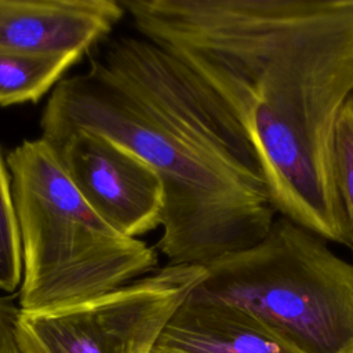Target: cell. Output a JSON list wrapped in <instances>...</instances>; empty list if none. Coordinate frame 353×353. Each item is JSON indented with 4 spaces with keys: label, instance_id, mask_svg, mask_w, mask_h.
Returning a JSON list of instances; mask_svg holds the SVG:
<instances>
[{
    "label": "cell",
    "instance_id": "6da1fadb",
    "mask_svg": "<svg viewBox=\"0 0 353 353\" xmlns=\"http://www.w3.org/2000/svg\"><path fill=\"white\" fill-rule=\"evenodd\" d=\"M241 130L280 216L353 254L332 174L353 97V0H120Z\"/></svg>",
    "mask_w": 353,
    "mask_h": 353
},
{
    "label": "cell",
    "instance_id": "7a4b0ae2",
    "mask_svg": "<svg viewBox=\"0 0 353 353\" xmlns=\"http://www.w3.org/2000/svg\"><path fill=\"white\" fill-rule=\"evenodd\" d=\"M41 139L101 134L159 175L157 250L168 265H204L261 241L276 219L261 165L241 130L174 57L143 37L110 41L103 59L59 80Z\"/></svg>",
    "mask_w": 353,
    "mask_h": 353
},
{
    "label": "cell",
    "instance_id": "3957f363",
    "mask_svg": "<svg viewBox=\"0 0 353 353\" xmlns=\"http://www.w3.org/2000/svg\"><path fill=\"white\" fill-rule=\"evenodd\" d=\"M7 165L22 250V312L84 302L157 269V252L106 223L46 141H23L8 153Z\"/></svg>",
    "mask_w": 353,
    "mask_h": 353
},
{
    "label": "cell",
    "instance_id": "277c9868",
    "mask_svg": "<svg viewBox=\"0 0 353 353\" xmlns=\"http://www.w3.org/2000/svg\"><path fill=\"white\" fill-rule=\"evenodd\" d=\"M194 291L239 306L301 353H353V263L287 218L204 265Z\"/></svg>",
    "mask_w": 353,
    "mask_h": 353
},
{
    "label": "cell",
    "instance_id": "5b68a950",
    "mask_svg": "<svg viewBox=\"0 0 353 353\" xmlns=\"http://www.w3.org/2000/svg\"><path fill=\"white\" fill-rule=\"evenodd\" d=\"M204 279L200 265H165L114 291L74 305L22 312L19 353H150L161 330Z\"/></svg>",
    "mask_w": 353,
    "mask_h": 353
},
{
    "label": "cell",
    "instance_id": "8992f818",
    "mask_svg": "<svg viewBox=\"0 0 353 353\" xmlns=\"http://www.w3.org/2000/svg\"><path fill=\"white\" fill-rule=\"evenodd\" d=\"M47 143L84 201L114 230L138 239L160 226L161 181L134 152L84 130Z\"/></svg>",
    "mask_w": 353,
    "mask_h": 353
},
{
    "label": "cell",
    "instance_id": "52a82bcc",
    "mask_svg": "<svg viewBox=\"0 0 353 353\" xmlns=\"http://www.w3.org/2000/svg\"><path fill=\"white\" fill-rule=\"evenodd\" d=\"M124 14L120 0H0V47L77 61Z\"/></svg>",
    "mask_w": 353,
    "mask_h": 353
},
{
    "label": "cell",
    "instance_id": "ba28073f",
    "mask_svg": "<svg viewBox=\"0 0 353 353\" xmlns=\"http://www.w3.org/2000/svg\"><path fill=\"white\" fill-rule=\"evenodd\" d=\"M150 353H301L250 312L193 291Z\"/></svg>",
    "mask_w": 353,
    "mask_h": 353
},
{
    "label": "cell",
    "instance_id": "9c48e42d",
    "mask_svg": "<svg viewBox=\"0 0 353 353\" xmlns=\"http://www.w3.org/2000/svg\"><path fill=\"white\" fill-rule=\"evenodd\" d=\"M74 62L0 47V105L39 101Z\"/></svg>",
    "mask_w": 353,
    "mask_h": 353
},
{
    "label": "cell",
    "instance_id": "30bf717a",
    "mask_svg": "<svg viewBox=\"0 0 353 353\" xmlns=\"http://www.w3.org/2000/svg\"><path fill=\"white\" fill-rule=\"evenodd\" d=\"M22 281V250L11 182L0 152V290L12 292Z\"/></svg>",
    "mask_w": 353,
    "mask_h": 353
},
{
    "label": "cell",
    "instance_id": "8fae6325",
    "mask_svg": "<svg viewBox=\"0 0 353 353\" xmlns=\"http://www.w3.org/2000/svg\"><path fill=\"white\" fill-rule=\"evenodd\" d=\"M332 174L339 199L353 222V97L342 109L335 124Z\"/></svg>",
    "mask_w": 353,
    "mask_h": 353
},
{
    "label": "cell",
    "instance_id": "7c38bea8",
    "mask_svg": "<svg viewBox=\"0 0 353 353\" xmlns=\"http://www.w3.org/2000/svg\"><path fill=\"white\" fill-rule=\"evenodd\" d=\"M19 312V306H15L0 320V353H19L14 339V321Z\"/></svg>",
    "mask_w": 353,
    "mask_h": 353
},
{
    "label": "cell",
    "instance_id": "4fadbf2b",
    "mask_svg": "<svg viewBox=\"0 0 353 353\" xmlns=\"http://www.w3.org/2000/svg\"><path fill=\"white\" fill-rule=\"evenodd\" d=\"M14 307H15V305H14V302L10 298L0 295V320L3 319L4 314H7Z\"/></svg>",
    "mask_w": 353,
    "mask_h": 353
}]
</instances>
